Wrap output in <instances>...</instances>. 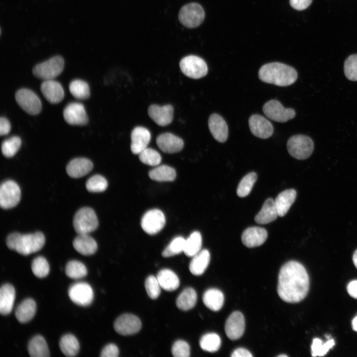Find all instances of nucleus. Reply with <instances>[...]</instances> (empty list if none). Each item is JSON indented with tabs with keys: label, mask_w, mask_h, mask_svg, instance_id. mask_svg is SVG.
Instances as JSON below:
<instances>
[{
	"label": "nucleus",
	"mask_w": 357,
	"mask_h": 357,
	"mask_svg": "<svg viewBox=\"0 0 357 357\" xmlns=\"http://www.w3.org/2000/svg\"><path fill=\"white\" fill-rule=\"evenodd\" d=\"M309 276L304 266L296 261H290L280 269L277 287L280 298L289 303L300 301L306 296Z\"/></svg>",
	"instance_id": "nucleus-1"
},
{
	"label": "nucleus",
	"mask_w": 357,
	"mask_h": 357,
	"mask_svg": "<svg viewBox=\"0 0 357 357\" xmlns=\"http://www.w3.org/2000/svg\"><path fill=\"white\" fill-rule=\"evenodd\" d=\"M258 77L263 82L279 86H287L296 82L298 78V73L291 66L274 62L262 66L259 70Z\"/></svg>",
	"instance_id": "nucleus-2"
},
{
	"label": "nucleus",
	"mask_w": 357,
	"mask_h": 357,
	"mask_svg": "<svg viewBox=\"0 0 357 357\" xmlns=\"http://www.w3.org/2000/svg\"><path fill=\"white\" fill-rule=\"evenodd\" d=\"M45 238L41 232L22 235L19 233L10 234L6 238L7 246L23 255L36 252L44 245Z\"/></svg>",
	"instance_id": "nucleus-3"
},
{
	"label": "nucleus",
	"mask_w": 357,
	"mask_h": 357,
	"mask_svg": "<svg viewBox=\"0 0 357 357\" xmlns=\"http://www.w3.org/2000/svg\"><path fill=\"white\" fill-rule=\"evenodd\" d=\"M287 147L291 156L298 160H305L312 153L314 144L308 136L297 134L288 139Z\"/></svg>",
	"instance_id": "nucleus-4"
},
{
	"label": "nucleus",
	"mask_w": 357,
	"mask_h": 357,
	"mask_svg": "<svg viewBox=\"0 0 357 357\" xmlns=\"http://www.w3.org/2000/svg\"><path fill=\"white\" fill-rule=\"evenodd\" d=\"M64 60L60 56H54L36 65L32 69L33 75L44 80H52L59 75L63 71Z\"/></svg>",
	"instance_id": "nucleus-5"
},
{
	"label": "nucleus",
	"mask_w": 357,
	"mask_h": 357,
	"mask_svg": "<svg viewBox=\"0 0 357 357\" xmlns=\"http://www.w3.org/2000/svg\"><path fill=\"white\" fill-rule=\"evenodd\" d=\"M73 227L78 234H89L98 226V220L94 211L89 207H83L75 213Z\"/></svg>",
	"instance_id": "nucleus-6"
},
{
	"label": "nucleus",
	"mask_w": 357,
	"mask_h": 357,
	"mask_svg": "<svg viewBox=\"0 0 357 357\" xmlns=\"http://www.w3.org/2000/svg\"><path fill=\"white\" fill-rule=\"evenodd\" d=\"M205 12L201 5L191 2L183 6L178 13V20L185 27L195 28L203 21Z\"/></svg>",
	"instance_id": "nucleus-7"
},
{
	"label": "nucleus",
	"mask_w": 357,
	"mask_h": 357,
	"mask_svg": "<svg viewBox=\"0 0 357 357\" xmlns=\"http://www.w3.org/2000/svg\"><path fill=\"white\" fill-rule=\"evenodd\" d=\"M179 67L185 76L193 79L202 78L208 72L206 62L202 58L194 55L182 58L179 62Z\"/></svg>",
	"instance_id": "nucleus-8"
},
{
	"label": "nucleus",
	"mask_w": 357,
	"mask_h": 357,
	"mask_svg": "<svg viewBox=\"0 0 357 357\" xmlns=\"http://www.w3.org/2000/svg\"><path fill=\"white\" fill-rule=\"evenodd\" d=\"M15 98L19 106L29 115H38L42 110L39 98L30 89L22 88L18 90L15 93Z\"/></svg>",
	"instance_id": "nucleus-9"
},
{
	"label": "nucleus",
	"mask_w": 357,
	"mask_h": 357,
	"mask_svg": "<svg viewBox=\"0 0 357 357\" xmlns=\"http://www.w3.org/2000/svg\"><path fill=\"white\" fill-rule=\"evenodd\" d=\"M20 189L18 184L12 180L3 182L0 187V205L3 209H9L16 206L20 201Z\"/></svg>",
	"instance_id": "nucleus-10"
},
{
	"label": "nucleus",
	"mask_w": 357,
	"mask_h": 357,
	"mask_svg": "<svg viewBox=\"0 0 357 357\" xmlns=\"http://www.w3.org/2000/svg\"><path fill=\"white\" fill-rule=\"evenodd\" d=\"M265 115L275 121L285 122L293 119L296 116L295 110L292 108H284L281 103L276 100H271L263 106Z\"/></svg>",
	"instance_id": "nucleus-11"
},
{
	"label": "nucleus",
	"mask_w": 357,
	"mask_h": 357,
	"mask_svg": "<svg viewBox=\"0 0 357 357\" xmlns=\"http://www.w3.org/2000/svg\"><path fill=\"white\" fill-rule=\"evenodd\" d=\"M166 223L164 213L157 209L146 212L141 221V226L144 232L149 235H155L159 232Z\"/></svg>",
	"instance_id": "nucleus-12"
},
{
	"label": "nucleus",
	"mask_w": 357,
	"mask_h": 357,
	"mask_svg": "<svg viewBox=\"0 0 357 357\" xmlns=\"http://www.w3.org/2000/svg\"><path fill=\"white\" fill-rule=\"evenodd\" d=\"M68 294L70 299L80 306L90 305L94 298L91 287L85 282H79L72 285L68 289Z\"/></svg>",
	"instance_id": "nucleus-13"
},
{
	"label": "nucleus",
	"mask_w": 357,
	"mask_h": 357,
	"mask_svg": "<svg viewBox=\"0 0 357 357\" xmlns=\"http://www.w3.org/2000/svg\"><path fill=\"white\" fill-rule=\"evenodd\" d=\"M140 320L136 316L131 314H124L119 316L114 325L115 331L121 335H130L138 332L141 328Z\"/></svg>",
	"instance_id": "nucleus-14"
},
{
	"label": "nucleus",
	"mask_w": 357,
	"mask_h": 357,
	"mask_svg": "<svg viewBox=\"0 0 357 357\" xmlns=\"http://www.w3.org/2000/svg\"><path fill=\"white\" fill-rule=\"evenodd\" d=\"M63 116L65 121L70 125H84L88 122L85 108L79 103L68 104L63 110Z\"/></svg>",
	"instance_id": "nucleus-15"
},
{
	"label": "nucleus",
	"mask_w": 357,
	"mask_h": 357,
	"mask_svg": "<svg viewBox=\"0 0 357 357\" xmlns=\"http://www.w3.org/2000/svg\"><path fill=\"white\" fill-rule=\"evenodd\" d=\"M248 124L252 134L259 138L267 139L273 133V126L271 122L260 115L250 116Z\"/></svg>",
	"instance_id": "nucleus-16"
},
{
	"label": "nucleus",
	"mask_w": 357,
	"mask_h": 357,
	"mask_svg": "<svg viewBox=\"0 0 357 357\" xmlns=\"http://www.w3.org/2000/svg\"><path fill=\"white\" fill-rule=\"evenodd\" d=\"M245 329L244 316L239 311H234L226 320L225 330L228 337L232 340H237L243 335Z\"/></svg>",
	"instance_id": "nucleus-17"
},
{
	"label": "nucleus",
	"mask_w": 357,
	"mask_h": 357,
	"mask_svg": "<svg viewBox=\"0 0 357 357\" xmlns=\"http://www.w3.org/2000/svg\"><path fill=\"white\" fill-rule=\"evenodd\" d=\"M150 118L160 126L170 124L173 119L174 108L171 105L160 106L153 104L148 110Z\"/></svg>",
	"instance_id": "nucleus-18"
},
{
	"label": "nucleus",
	"mask_w": 357,
	"mask_h": 357,
	"mask_svg": "<svg viewBox=\"0 0 357 357\" xmlns=\"http://www.w3.org/2000/svg\"><path fill=\"white\" fill-rule=\"evenodd\" d=\"M151 137V133L147 128L142 126L135 127L131 133L130 149L132 153L139 154L147 148Z\"/></svg>",
	"instance_id": "nucleus-19"
},
{
	"label": "nucleus",
	"mask_w": 357,
	"mask_h": 357,
	"mask_svg": "<svg viewBox=\"0 0 357 357\" xmlns=\"http://www.w3.org/2000/svg\"><path fill=\"white\" fill-rule=\"evenodd\" d=\"M208 127L209 130L217 141L223 143L228 137V127L225 119L217 114H213L209 118Z\"/></svg>",
	"instance_id": "nucleus-20"
},
{
	"label": "nucleus",
	"mask_w": 357,
	"mask_h": 357,
	"mask_svg": "<svg viewBox=\"0 0 357 357\" xmlns=\"http://www.w3.org/2000/svg\"><path fill=\"white\" fill-rule=\"evenodd\" d=\"M156 143L160 150L166 153L179 152L184 145L181 138L170 132L159 135L156 138Z\"/></svg>",
	"instance_id": "nucleus-21"
},
{
	"label": "nucleus",
	"mask_w": 357,
	"mask_h": 357,
	"mask_svg": "<svg viewBox=\"0 0 357 357\" xmlns=\"http://www.w3.org/2000/svg\"><path fill=\"white\" fill-rule=\"evenodd\" d=\"M40 89L45 99L51 104H58L63 99L64 91L62 87L56 80H44Z\"/></svg>",
	"instance_id": "nucleus-22"
},
{
	"label": "nucleus",
	"mask_w": 357,
	"mask_h": 357,
	"mask_svg": "<svg viewBox=\"0 0 357 357\" xmlns=\"http://www.w3.org/2000/svg\"><path fill=\"white\" fill-rule=\"evenodd\" d=\"M266 230L258 227L246 229L241 235V241L247 247L252 248L262 245L267 238Z\"/></svg>",
	"instance_id": "nucleus-23"
},
{
	"label": "nucleus",
	"mask_w": 357,
	"mask_h": 357,
	"mask_svg": "<svg viewBox=\"0 0 357 357\" xmlns=\"http://www.w3.org/2000/svg\"><path fill=\"white\" fill-rule=\"evenodd\" d=\"M93 168V164L90 160L85 158H77L69 162L66 171L69 177L79 178L89 173Z\"/></svg>",
	"instance_id": "nucleus-24"
},
{
	"label": "nucleus",
	"mask_w": 357,
	"mask_h": 357,
	"mask_svg": "<svg viewBox=\"0 0 357 357\" xmlns=\"http://www.w3.org/2000/svg\"><path fill=\"white\" fill-rule=\"evenodd\" d=\"M15 298V291L10 284H5L0 289V313L2 315L9 314L13 308Z\"/></svg>",
	"instance_id": "nucleus-25"
},
{
	"label": "nucleus",
	"mask_w": 357,
	"mask_h": 357,
	"mask_svg": "<svg viewBox=\"0 0 357 357\" xmlns=\"http://www.w3.org/2000/svg\"><path fill=\"white\" fill-rule=\"evenodd\" d=\"M74 249L83 255H90L97 250L96 241L87 234H78L73 241Z\"/></svg>",
	"instance_id": "nucleus-26"
},
{
	"label": "nucleus",
	"mask_w": 357,
	"mask_h": 357,
	"mask_svg": "<svg viewBox=\"0 0 357 357\" xmlns=\"http://www.w3.org/2000/svg\"><path fill=\"white\" fill-rule=\"evenodd\" d=\"M278 216L275 201L269 198L265 201L261 209L255 216L254 220L259 224H266L275 220Z\"/></svg>",
	"instance_id": "nucleus-27"
},
{
	"label": "nucleus",
	"mask_w": 357,
	"mask_h": 357,
	"mask_svg": "<svg viewBox=\"0 0 357 357\" xmlns=\"http://www.w3.org/2000/svg\"><path fill=\"white\" fill-rule=\"evenodd\" d=\"M36 311V303L32 298H28L23 300L16 308L15 316L17 320L22 323L31 320Z\"/></svg>",
	"instance_id": "nucleus-28"
},
{
	"label": "nucleus",
	"mask_w": 357,
	"mask_h": 357,
	"mask_svg": "<svg viewBox=\"0 0 357 357\" xmlns=\"http://www.w3.org/2000/svg\"><path fill=\"white\" fill-rule=\"evenodd\" d=\"M297 196V192L294 189L285 190L279 193L275 200L278 216L283 217L288 212L294 203Z\"/></svg>",
	"instance_id": "nucleus-29"
},
{
	"label": "nucleus",
	"mask_w": 357,
	"mask_h": 357,
	"mask_svg": "<svg viewBox=\"0 0 357 357\" xmlns=\"http://www.w3.org/2000/svg\"><path fill=\"white\" fill-rule=\"evenodd\" d=\"M210 260V255L207 249L201 250L192 257L189 268L194 275H202L207 268Z\"/></svg>",
	"instance_id": "nucleus-30"
},
{
	"label": "nucleus",
	"mask_w": 357,
	"mask_h": 357,
	"mask_svg": "<svg viewBox=\"0 0 357 357\" xmlns=\"http://www.w3.org/2000/svg\"><path fill=\"white\" fill-rule=\"evenodd\" d=\"M203 301L209 309L217 311L223 306L224 302L223 293L220 290L212 288L206 291L203 295Z\"/></svg>",
	"instance_id": "nucleus-31"
},
{
	"label": "nucleus",
	"mask_w": 357,
	"mask_h": 357,
	"mask_svg": "<svg viewBox=\"0 0 357 357\" xmlns=\"http://www.w3.org/2000/svg\"><path fill=\"white\" fill-rule=\"evenodd\" d=\"M156 277L161 288L166 291H173L176 290L179 287V279L171 270L162 269L158 272Z\"/></svg>",
	"instance_id": "nucleus-32"
},
{
	"label": "nucleus",
	"mask_w": 357,
	"mask_h": 357,
	"mask_svg": "<svg viewBox=\"0 0 357 357\" xmlns=\"http://www.w3.org/2000/svg\"><path fill=\"white\" fill-rule=\"evenodd\" d=\"M29 354L31 357H48L50 353L45 339L41 335L32 338L28 345Z\"/></svg>",
	"instance_id": "nucleus-33"
},
{
	"label": "nucleus",
	"mask_w": 357,
	"mask_h": 357,
	"mask_svg": "<svg viewBox=\"0 0 357 357\" xmlns=\"http://www.w3.org/2000/svg\"><path fill=\"white\" fill-rule=\"evenodd\" d=\"M59 346L62 353L69 357L76 356L80 349L78 341L70 334H65L61 338Z\"/></svg>",
	"instance_id": "nucleus-34"
},
{
	"label": "nucleus",
	"mask_w": 357,
	"mask_h": 357,
	"mask_svg": "<svg viewBox=\"0 0 357 357\" xmlns=\"http://www.w3.org/2000/svg\"><path fill=\"white\" fill-rule=\"evenodd\" d=\"M150 178L158 181H171L175 179V170L169 166L163 165L158 166L149 173Z\"/></svg>",
	"instance_id": "nucleus-35"
},
{
	"label": "nucleus",
	"mask_w": 357,
	"mask_h": 357,
	"mask_svg": "<svg viewBox=\"0 0 357 357\" xmlns=\"http://www.w3.org/2000/svg\"><path fill=\"white\" fill-rule=\"evenodd\" d=\"M197 300V294L191 288L185 289L177 299L176 304L180 310L186 311L192 308Z\"/></svg>",
	"instance_id": "nucleus-36"
},
{
	"label": "nucleus",
	"mask_w": 357,
	"mask_h": 357,
	"mask_svg": "<svg viewBox=\"0 0 357 357\" xmlns=\"http://www.w3.org/2000/svg\"><path fill=\"white\" fill-rule=\"evenodd\" d=\"M201 235L194 231L185 239L183 252L187 256L193 257L201 250Z\"/></svg>",
	"instance_id": "nucleus-37"
},
{
	"label": "nucleus",
	"mask_w": 357,
	"mask_h": 357,
	"mask_svg": "<svg viewBox=\"0 0 357 357\" xmlns=\"http://www.w3.org/2000/svg\"><path fill=\"white\" fill-rule=\"evenodd\" d=\"M69 89L72 95L77 99H87L90 96L89 85L82 80H72L69 84Z\"/></svg>",
	"instance_id": "nucleus-38"
},
{
	"label": "nucleus",
	"mask_w": 357,
	"mask_h": 357,
	"mask_svg": "<svg viewBox=\"0 0 357 357\" xmlns=\"http://www.w3.org/2000/svg\"><path fill=\"white\" fill-rule=\"evenodd\" d=\"M221 344L219 336L214 333L204 335L200 339L199 345L201 348L206 352L213 353L217 351Z\"/></svg>",
	"instance_id": "nucleus-39"
},
{
	"label": "nucleus",
	"mask_w": 357,
	"mask_h": 357,
	"mask_svg": "<svg viewBox=\"0 0 357 357\" xmlns=\"http://www.w3.org/2000/svg\"><path fill=\"white\" fill-rule=\"evenodd\" d=\"M65 272L70 278L78 279L86 276L87 270L85 265L77 260H71L66 265Z\"/></svg>",
	"instance_id": "nucleus-40"
},
{
	"label": "nucleus",
	"mask_w": 357,
	"mask_h": 357,
	"mask_svg": "<svg viewBox=\"0 0 357 357\" xmlns=\"http://www.w3.org/2000/svg\"><path fill=\"white\" fill-rule=\"evenodd\" d=\"M326 338L328 340L324 343L319 338L313 340L311 346L312 356H323L335 345L333 339L331 338L330 336H326Z\"/></svg>",
	"instance_id": "nucleus-41"
},
{
	"label": "nucleus",
	"mask_w": 357,
	"mask_h": 357,
	"mask_svg": "<svg viewBox=\"0 0 357 357\" xmlns=\"http://www.w3.org/2000/svg\"><path fill=\"white\" fill-rule=\"evenodd\" d=\"M257 175L251 172L245 176L240 181L237 189V195L240 197H244L250 192L255 181Z\"/></svg>",
	"instance_id": "nucleus-42"
},
{
	"label": "nucleus",
	"mask_w": 357,
	"mask_h": 357,
	"mask_svg": "<svg viewBox=\"0 0 357 357\" xmlns=\"http://www.w3.org/2000/svg\"><path fill=\"white\" fill-rule=\"evenodd\" d=\"M21 145L20 138L17 136H12L4 140L1 145L2 154L7 158L13 157L17 152Z\"/></svg>",
	"instance_id": "nucleus-43"
},
{
	"label": "nucleus",
	"mask_w": 357,
	"mask_h": 357,
	"mask_svg": "<svg viewBox=\"0 0 357 357\" xmlns=\"http://www.w3.org/2000/svg\"><path fill=\"white\" fill-rule=\"evenodd\" d=\"M31 269L34 275L39 278L46 277L50 271L49 264L43 256H38L32 262Z\"/></svg>",
	"instance_id": "nucleus-44"
},
{
	"label": "nucleus",
	"mask_w": 357,
	"mask_h": 357,
	"mask_svg": "<svg viewBox=\"0 0 357 357\" xmlns=\"http://www.w3.org/2000/svg\"><path fill=\"white\" fill-rule=\"evenodd\" d=\"M108 186V182L102 176L96 175L90 177L86 181V188L91 192H100L105 191Z\"/></svg>",
	"instance_id": "nucleus-45"
},
{
	"label": "nucleus",
	"mask_w": 357,
	"mask_h": 357,
	"mask_svg": "<svg viewBox=\"0 0 357 357\" xmlns=\"http://www.w3.org/2000/svg\"><path fill=\"white\" fill-rule=\"evenodd\" d=\"M185 241L182 237L175 238L162 252V256L168 257L183 252Z\"/></svg>",
	"instance_id": "nucleus-46"
},
{
	"label": "nucleus",
	"mask_w": 357,
	"mask_h": 357,
	"mask_svg": "<svg viewBox=\"0 0 357 357\" xmlns=\"http://www.w3.org/2000/svg\"><path fill=\"white\" fill-rule=\"evenodd\" d=\"M138 155L140 161L147 165L156 166L161 162L162 158L160 154L152 148H146Z\"/></svg>",
	"instance_id": "nucleus-47"
},
{
	"label": "nucleus",
	"mask_w": 357,
	"mask_h": 357,
	"mask_svg": "<svg viewBox=\"0 0 357 357\" xmlns=\"http://www.w3.org/2000/svg\"><path fill=\"white\" fill-rule=\"evenodd\" d=\"M344 74L349 80L357 81V54L349 56L344 64Z\"/></svg>",
	"instance_id": "nucleus-48"
},
{
	"label": "nucleus",
	"mask_w": 357,
	"mask_h": 357,
	"mask_svg": "<svg viewBox=\"0 0 357 357\" xmlns=\"http://www.w3.org/2000/svg\"><path fill=\"white\" fill-rule=\"evenodd\" d=\"M145 287L148 296L152 299L157 298L161 293V287L157 277L151 275L145 282Z\"/></svg>",
	"instance_id": "nucleus-49"
},
{
	"label": "nucleus",
	"mask_w": 357,
	"mask_h": 357,
	"mask_svg": "<svg viewBox=\"0 0 357 357\" xmlns=\"http://www.w3.org/2000/svg\"><path fill=\"white\" fill-rule=\"evenodd\" d=\"M172 353L175 357H188L190 356V347L183 340H178L173 344Z\"/></svg>",
	"instance_id": "nucleus-50"
},
{
	"label": "nucleus",
	"mask_w": 357,
	"mask_h": 357,
	"mask_svg": "<svg viewBox=\"0 0 357 357\" xmlns=\"http://www.w3.org/2000/svg\"><path fill=\"white\" fill-rule=\"evenodd\" d=\"M119 351L117 346L114 344L106 345L102 350L101 357H117L119 356Z\"/></svg>",
	"instance_id": "nucleus-51"
},
{
	"label": "nucleus",
	"mask_w": 357,
	"mask_h": 357,
	"mask_svg": "<svg viewBox=\"0 0 357 357\" xmlns=\"http://www.w3.org/2000/svg\"><path fill=\"white\" fill-rule=\"evenodd\" d=\"M312 0H290V5L298 10H302L308 7Z\"/></svg>",
	"instance_id": "nucleus-52"
},
{
	"label": "nucleus",
	"mask_w": 357,
	"mask_h": 357,
	"mask_svg": "<svg viewBox=\"0 0 357 357\" xmlns=\"http://www.w3.org/2000/svg\"><path fill=\"white\" fill-rule=\"evenodd\" d=\"M11 130V125L9 120L4 117L0 119V134L1 136L7 134Z\"/></svg>",
	"instance_id": "nucleus-53"
},
{
	"label": "nucleus",
	"mask_w": 357,
	"mask_h": 357,
	"mask_svg": "<svg viewBox=\"0 0 357 357\" xmlns=\"http://www.w3.org/2000/svg\"><path fill=\"white\" fill-rule=\"evenodd\" d=\"M232 357H252V355L251 353L247 350L239 348L235 350L232 354Z\"/></svg>",
	"instance_id": "nucleus-54"
},
{
	"label": "nucleus",
	"mask_w": 357,
	"mask_h": 357,
	"mask_svg": "<svg viewBox=\"0 0 357 357\" xmlns=\"http://www.w3.org/2000/svg\"><path fill=\"white\" fill-rule=\"evenodd\" d=\"M347 290L350 296L357 299V280H353L347 286Z\"/></svg>",
	"instance_id": "nucleus-55"
},
{
	"label": "nucleus",
	"mask_w": 357,
	"mask_h": 357,
	"mask_svg": "<svg viewBox=\"0 0 357 357\" xmlns=\"http://www.w3.org/2000/svg\"><path fill=\"white\" fill-rule=\"evenodd\" d=\"M352 327L354 331L357 332V315L352 321Z\"/></svg>",
	"instance_id": "nucleus-56"
},
{
	"label": "nucleus",
	"mask_w": 357,
	"mask_h": 357,
	"mask_svg": "<svg viewBox=\"0 0 357 357\" xmlns=\"http://www.w3.org/2000/svg\"><path fill=\"white\" fill-rule=\"evenodd\" d=\"M353 260L356 267L357 268V249L355 251L353 256Z\"/></svg>",
	"instance_id": "nucleus-57"
},
{
	"label": "nucleus",
	"mask_w": 357,
	"mask_h": 357,
	"mask_svg": "<svg viewBox=\"0 0 357 357\" xmlns=\"http://www.w3.org/2000/svg\"><path fill=\"white\" fill-rule=\"evenodd\" d=\"M278 357H287V356L286 355H280L278 356Z\"/></svg>",
	"instance_id": "nucleus-58"
}]
</instances>
